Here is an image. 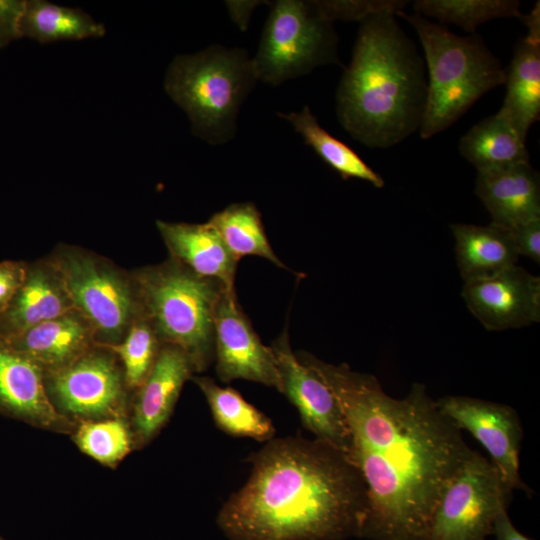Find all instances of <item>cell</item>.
Wrapping results in <instances>:
<instances>
[{"label":"cell","instance_id":"obj_3","mask_svg":"<svg viewBox=\"0 0 540 540\" xmlns=\"http://www.w3.org/2000/svg\"><path fill=\"white\" fill-rule=\"evenodd\" d=\"M426 98L424 61L395 14L362 20L336 92L341 126L363 145L387 149L419 130Z\"/></svg>","mask_w":540,"mask_h":540},{"label":"cell","instance_id":"obj_24","mask_svg":"<svg viewBox=\"0 0 540 540\" xmlns=\"http://www.w3.org/2000/svg\"><path fill=\"white\" fill-rule=\"evenodd\" d=\"M209 405L217 427L228 435L248 437L260 442L274 438L275 427L270 418L248 403L231 387H221L207 376H193Z\"/></svg>","mask_w":540,"mask_h":540},{"label":"cell","instance_id":"obj_16","mask_svg":"<svg viewBox=\"0 0 540 540\" xmlns=\"http://www.w3.org/2000/svg\"><path fill=\"white\" fill-rule=\"evenodd\" d=\"M0 410L34 426L69 431L73 422L53 405L44 371L26 356L0 342Z\"/></svg>","mask_w":540,"mask_h":540},{"label":"cell","instance_id":"obj_5","mask_svg":"<svg viewBox=\"0 0 540 540\" xmlns=\"http://www.w3.org/2000/svg\"><path fill=\"white\" fill-rule=\"evenodd\" d=\"M141 315L161 344L175 346L191 361L195 373L214 362V314L225 290L172 259L132 272Z\"/></svg>","mask_w":540,"mask_h":540},{"label":"cell","instance_id":"obj_6","mask_svg":"<svg viewBox=\"0 0 540 540\" xmlns=\"http://www.w3.org/2000/svg\"><path fill=\"white\" fill-rule=\"evenodd\" d=\"M257 81L247 51L211 45L177 55L167 69L164 88L186 112L192 132L220 145L234 137L240 107Z\"/></svg>","mask_w":540,"mask_h":540},{"label":"cell","instance_id":"obj_14","mask_svg":"<svg viewBox=\"0 0 540 540\" xmlns=\"http://www.w3.org/2000/svg\"><path fill=\"white\" fill-rule=\"evenodd\" d=\"M462 296L487 330L521 328L540 320V278L518 265L465 283Z\"/></svg>","mask_w":540,"mask_h":540},{"label":"cell","instance_id":"obj_30","mask_svg":"<svg viewBox=\"0 0 540 540\" xmlns=\"http://www.w3.org/2000/svg\"><path fill=\"white\" fill-rule=\"evenodd\" d=\"M161 345L150 323L140 315L119 343L106 347L118 358L127 388L136 390L152 369Z\"/></svg>","mask_w":540,"mask_h":540},{"label":"cell","instance_id":"obj_26","mask_svg":"<svg viewBox=\"0 0 540 540\" xmlns=\"http://www.w3.org/2000/svg\"><path fill=\"white\" fill-rule=\"evenodd\" d=\"M21 35L41 43L99 38L105 27L86 12L45 0L26 1Z\"/></svg>","mask_w":540,"mask_h":540},{"label":"cell","instance_id":"obj_36","mask_svg":"<svg viewBox=\"0 0 540 540\" xmlns=\"http://www.w3.org/2000/svg\"><path fill=\"white\" fill-rule=\"evenodd\" d=\"M0 540H5V539L0 536Z\"/></svg>","mask_w":540,"mask_h":540},{"label":"cell","instance_id":"obj_22","mask_svg":"<svg viewBox=\"0 0 540 540\" xmlns=\"http://www.w3.org/2000/svg\"><path fill=\"white\" fill-rule=\"evenodd\" d=\"M457 266L464 283L492 278L516 265L519 254L510 229L452 224Z\"/></svg>","mask_w":540,"mask_h":540},{"label":"cell","instance_id":"obj_31","mask_svg":"<svg viewBox=\"0 0 540 540\" xmlns=\"http://www.w3.org/2000/svg\"><path fill=\"white\" fill-rule=\"evenodd\" d=\"M320 13L334 22L335 20L359 21L383 13L395 15L402 11L408 1L403 0H369V1H315Z\"/></svg>","mask_w":540,"mask_h":540},{"label":"cell","instance_id":"obj_33","mask_svg":"<svg viewBox=\"0 0 540 540\" xmlns=\"http://www.w3.org/2000/svg\"><path fill=\"white\" fill-rule=\"evenodd\" d=\"M26 1L0 0V47L21 38V20Z\"/></svg>","mask_w":540,"mask_h":540},{"label":"cell","instance_id":"obj_20","mask_svg":"<svg viewBox=\"0 0 540 540\" xmlns=\"http://www.w3.org/2000/svg\"><path fill=\"white\" fill-rule=\"evenodd\" d=\"M156 226L170 259L201 277L235 289L239 261L208 221L195 224L157 220Z\"/></svg>","mask_w":540,"mask_h":540},{"label":"cell","instance_id":"obj_34","mask_svg":"<svg viewBox=\"0 0 540 540\" xmlns=\"http://www.w3.org/2000/svg\"><path fill=\"white\" fill-rule=\"evenodd\" d=\"M519 255L540 263V218L528 221L512 230Z\"/></svg>","mask_w":540,"mask_h":540},{"label":"cell","instance_id":"obj_4","mask_svg":"<svg viewBox=\"0 0 540 540\" xmlns=\"http://www.w3.org/2000/svg\"><path fill=\"white\" fill-rule=\"evenodd\" d=\"M396 15L414 27L425 53L428 79L419 128L422 139L450 127L485 93L504 84L505 69L481 35H456L416 12Z\"/></svg>","mask_w":540,"mask_h":540},{"label":"cell","instance_id":"obj_13","mask_svg":"<svg viewBox=\"0 0 540 540\" xmlns=\"http://www.w3.org/2000/svg\"><path fill=\"white\" fill-rule=\"evenodd\" d=\"M280 380L281 393L297 408L302 425L318 440L345 455L348 432L340 405L321 377L292 351L287 331L271 345Z\"/></svg>","mask_w":540,"mask_h":540},{"label":"cell","instance_id":"obj_27","mask_svg":"<svg viewBox=\"0 0 540 540\" xmlns=\"http://www.w3.org/2000/svg\"><path fill=\"white\" fill-rule=\"evenodd\" d=\"M208 222L238 261L244 256H259L278 267L287 268L273 251L261 213L254 203L230 204L214 213Z\"/></svg>","mask_w":540,"mask_h":540},{"label":"cell","instance_id":"obj_17","mask_svg":"<svg viewBox=\"0 0 540 540\" xmlns=\"http://www.w3.org/2000/svg\"><path fill=\"white\" fill-rule=\"evenodd\" d=\"M528 28L505 69L506 95L499 115L525 138L540 114V2L521 20Z\"/></svg>","mask_w":540,"mask_h":540},{"label":"cell","instance_id":"obj_32","mask_svg":"<svg viewBox=\"0 0 540 540\" xmlns=\"http://www.w3.org/2000/svg\"><path fill=\"white\" fill-rule=\"evenodd\" d=\"M27 263L5 260L0 262V314H2L21 287Z\"/></svg>","mask_w":540,"mask_h":540},{"label":"cell","instance_id":"obj_18","mask_svg":"<svg viewBox=\"0 0 540 540\" xmlns=\"http://www.w3.org/2000/svg\"><path fill=\"white\" fill-rule=\"evenodd\" d=\"M475 193L497 226L513 230L540 218V178L530 163L478 171Z\"/></svg>","mask_w":540,"mask_h":540},{"label":"cell","instance_id":"obj_8","mask_svg":"<svg viewBox=\"0 0 540 540\" xmlns=\"http://www.w3.org/2000/svg\"><path fill=\"white\" fill-rule=\"evenodd\" d=\"M337 43L333 22L315 1H276L252 59L257 79L278 86L319 66L340 64Z\"/></svg>","mask_w":540,"mask_h":540},{"label":"cell","instance_id":"obj_2","mask_svg":"<svg viewBox=\"0 0 540 540\" xmlns=\"http://www.w3.org/2000/svg\"><path fill=\"white\" fill-rule=\"evenodd\" d=\"M248 460V480L216 518L229 540L361 538L366 487L342 451L316 438L282 437Z\"/></svg>","mask_w":540,"mask_h":540},{"label":"cell","instance_id":"obj_7","mask_svg":"<svg viewBox=\"0 0 540 540\" xmlns=\"http://www.w3.org/2000/svg\"><path fill=\"white\" fill-rule=\"evenodd\" d=\"M47 258L61 274L74 309L91 325L96 343H119L141 315L132 273L71 245H58Z\"/></svg>","mask_w":540,"mask_h":540},{"label":"cell","instance_id":"obj_10","mask_svg":"<svg viewBox=\"0 0 540 540\" xmlns=\"http://www.w3.org/2000/svg\"><path fill=\"white\" fill-rule=\"evenodd\" d=\"M509 497L496 467L474 451L444 490L429 540H486Z\"/></svg>","mask_w":540,"mask_h":540},{"label":"cell","instance_id":"obj_25","mask_svg":"<svg viewBox=\"0 0 540 540\" xmlns=\"http://www.w3.org/2000/svg\"><path fill=\"white\" fill-rule=\"evenodd\" d=\"M277 115L288 121L305 143L344 180L357 178L369 182L376 188L385 185L384 179L351 147L332 136L319 124L307 105L299 112H279Z\"/></svg>","mask_w":540,"mask_h":540},{"label":"cell","instance_id":"obj_28","mask_svg":"<svg viewBox=\"0 0 540 540\" xmlns=\"http://www.w3.org/2000/svg\"><path fill=\"white\" fill-rule=\"evenodd\" d=\"M518 0H417L416 13L429 16L442 23L460 26L469 33L490 20L516 17L523 19Z\"/></svg>","mask_w":540,"mask_h":540},{"label":"cell","instance_id":"obj_12","mask_svg":"<svg viewBox=\"0 0 540 540\" xmlns=\"http://www.w3.org/2000/svg\"><path fill=\"white\" fill-rule=\"evenodd\" d=\"M436 402L444 414L461 430L469 431L487 450L510 495L514 489L531 493L519 472L523 430L514 408L467 396H446Z\"/></svg>","mask_w":540,"mask_h":540},{"label":"cell","instance_id":"obj_11","mask_svg":"<svg viewBox=\"0 0 540 540\" xmlns=\"http://www.w3.org/2000/svg\"><path fill=\"white\" fill-rule=\"evenodd\" d=\"M214 362L216 374L224 383L243 379L281 391L273 350L253 329L235 289L225 290L215 309Z\"/></svg>","mask_w":540,"mask_h":540},{"label":"cell","instance_id":"obj_9","mask_svg":"<svg viewBox=\"0 0 540 540\" xmlns=\"http://www.w3.org/2000/svg\"><path fill=\"white\" fill-rule=\"evenodd\" d=\"M48 395L65 417L80 421L122 417L127 386L116 355L96 344L73 362L44 372Z\"/></svg>","mask_w":540,"mask_h":540},{"label":"cell","instance_id":"obj_1","mask_svg":"<svg viewBox=\"0 0 540 540\" xmlns=\"http://www.w3.org/2000/svg\"><path fill=\"white\" fill-rule=\"evenodd\" d=\"M297 357L335 395L348 432L346 456L366 487L361 538L429 540L436 506L472 455L462 430L414 383L409 394L389 396L371 374L326 363L308 352Z\"/></svg>","mask_w":540,"mask_h":540},{"label":"cell","instance_id":"obj_29","mask_svg":"<svg viewBox=\"0 0 540 540\" xmlns=\"http://www.w3.org/2000/svg\"><path fill=\"white\" fill-rule=\"evenodd\" d=\"M73 440L83 453L106 466H115L124 459L134 442L122 417L81 421Z\"/></svg>","mask_w":540,"mask_h":540},{"label":"cell","instance_id":"obj_15","mask_svg":"<svg viewBox=\"0 0 540 540\" xmlns=\"http://www.w3.org/2000/svg\"><path fill=\"white\" fill-rule=\"evenodd\" d=\"M195 374L187 355L179 348L162 344L148 376L135 390L132 435L143 446L168 422L185 382Z\"/></svg>","mask_w":540,"mask_h":540},{"label":"cell","instance_id":"obj_35","mask_svg":"<svg viewBox=\"0 0 540 540\" xmlns=\"http://www.w3.org/2000/svg\"><path fill=\"white\" fill-rule=\"evenodd\" d=\"M492 534L496 540H532L519 532L513 525L507 513V503L500 506L494 518Z\"/></svg>","mask_w":540,"mask_h":540},{"label":"cell","instance_id":"obj_19","mask_svg":"<svg viewBox=\"0 0 540 540\" xmlns=\"http://www.w3.org/2000/svg\"><path fill=\"white\" fill-rule=\"evenodd\" d=\"M73 309L62 276L48 258L27 264L21 287L0 314V340Z\"/></svg>","mask_w":540,"mask_h":540},{"label":"cell","instance_id":"obj_21","mask_svg":"<svg viewBox=\"0 0 540 540\" xmlns=\"http://www.w3.org/2000/svg\"><path fill=\"white\" fill-rule=\"evenodd\" d=\"M0 342L35 362L44 372L73 362L97 344L91 325L75 309Z\"/></svg>","mask_w":540,"mask_h":540},{"label":"cell","instance_id":"obj_23","mask_svg":"<svg viewBox=\"0 0 540 540\" xmlns=\"http://www.w3.org/2000/svg\"><path fill=\"white\" fill-rule=\"evenodd\" d=\"M459 151L477 171L530 163L526 138L498 113L486 117L464 134Z\"/></svg>","mask_w":540,"mask_h":540}]
</instances>
